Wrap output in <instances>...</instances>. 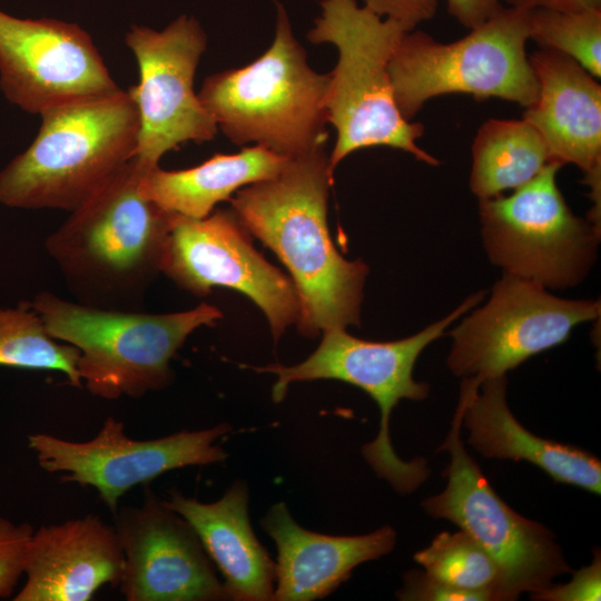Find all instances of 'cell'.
Instances as JSON below:
<instances>
[{
	"mask_svg": "<svg viewBox=\"0 0 601 601\" xmlns=\"http://www.w3.org/2000/svg\"><path fill=\"white\" fill-rule=\"evenodd\" d=\"M333 176L323 148L290 158L278 175L247 185L229 199L248 231L288 269L300 303L296 324L309 338L359 324L368 274L362 260L344 258L329 235Z\"/></svg>",
	"mask_w": 601,
	"mask_h": 601,
	"instance_id": "6da1fadb",
	"label": "cell"
},
{
	"mask_svg": "<svg viewBox=\"0 0 601 601\" xmlns=\"http://www.w3.org/2000/svg\"><path fill=\"white\" fill-rule=\"evenodd\" d=\"M233 208L204 218L173 214L161 273L180 288L205 296L216 286L248 296L266 315L277 341L299 318L300 303L290 277L267 262Z\"/></svg>",
	"mask_w": 601,
	"mask_h": 601,
	"instance_id": "4fadbf2b",
	"label": "cell"
},
{
	"mask_svg": "<svg viewBox=\"0 0 601 601\" xmlns=\"http://www.w3.org/2000/svg\"><path fill=\"white\" fill-rule=\"evenodd\" d=\"M289 159L256 145L234 155L216 154L187 169L144 170L139 190L169 213L204 218L240 188L278 175Z\"/></svg>",
	"mask_w": 601,
	"mask_h": 601,
	"instance_id": "7402d4cb",
	"label": "cell"
},
{
	"mask_svg": "<svg viewBox=\"0 0 601 601\" xmlns=\"http://www.w3.org/2000/svg\"><path fill=\"white\" fill-rule=\"evenodd\" d=\"M0 88L40 115L76 99L120 89L90 35L73 22L21 19L0 10Z\"/></svg>",
	"mask_w": 601,
	"mask_h": 601,
	"instance_id": "9a60e30c",
	"label": "cell"
},
{
	"mask_svg": "<svg viewBox=\"0 0 601 601\" xmlns=\"http://www.w3.org/2000/svg\"><path fill=\"white\" fill-rule=\"evenodd\" d=\"M48 334L80 352L77 368L95 396L141 397L173 381L170 359L201 326H214L220 309L207 303L188 311L148 314L66 300L40 292L30 302Z\"/></svg>",
	"mask_w": 601,
	"mask_h": 601,
	"instance_id": "8992f818",
	"label": "cell"
},
{
	"mask_svg": "<svg viewBox=\"0 0 601 601\" xmlns=\"http://www.w3.org/2000/svg\"><path fill=\"white\" fill-rule=\"evenodd\" d=\"M125 41L134 52L139 82L128 91L139 116L136 158L141 168L159 166L179 145L213 140L218 127L194 90L207 36L199 21L181 14L162 30L131 26Z\"/></svg>",
	"mask_w": 601,
	"mask_h": 601,
	"instance_id": "7c38bea8",
	"label": "cell"
},
{
	"mask_svg": "<svg viewBox=\"0 0 601 601\" xmlns=\"http://www.w3.org/2000/svg\"><path fill=\"white\" fill-rule=\"evenodd\" d=\"M446 4L449 13L470 30L484 23L503 7L499 0H446Z\"/></svg>",
	"mask_w": 601,
	"mask_h": 601,
	"instance_id": "4dcf8cb0",
	"label": "cell"
},
{
	"mask_svg": "<svg viewBox=\"0 0 601 601\" xmlns=\"http://www.w3.org/2000/svg\"><path fill=\"white\" fill-rule=\"evenodd\" d=\"M506 375L480 384L462 380L459 402L467 442L483 456L526 461L553 481L601 493V462L573 445L546 440L529 432L514 417L506 401Z\"/></svg>",
	"mask_w": 601,
	"mask_h": 601,
	"instance_id": "d6986e66",
	"label": "cell"
},
{
	"mask_svg": "<svg viewBox=\"0 0 601 601\" xmlns=\"http://www.w3.org/2000/svg\"><path fill=\"white\" fill-rule=\"evenodd\" d=\"M277 546L275 601H312L337 589L358 564L390 553L396 533L385 525L363 535H325L302 528L285 502L262 519Z\"/></svg>",
	"mask_w": 601,
	"mask_h": 601,
	"instance_id": "ffe728a7",
	"label": "cell"
},
{
	"mask_svg": "<svg viewBox=\"0 0 601 601\" xmlns=\"http://www.w3.org/2000/svg\"><path fill=\"white\" fill-rule=\"evenodd\" d=\"M529 39V11L511 7L449 43L420 30L405 32L388 65L400 114L411 121L427 100L450 93L530 107L539 86L525 51Z\"/></svg>",
	"mask_w": 601,
	"mask_h": 601,
	"instance_id": "ba28073f",
	"label": "cell"
},
{
	"mask_svg": "<svg viewBox=\"0 0 601 601\" xmlns=\"http://www.w3.org/2000/svg\"><path fill=\"white\" fill-rule=\"evenodd\" d=\"M364 7L412 31L418 23L435 14L437 0H364Z\"/></svg>",
	"mask_w": 601,
	"mask_h": 601,
	"instance_id": "f546056e",
	"label": "cell"
},
{
	"mask_svg": "<svg viewBox=\"0 0 601 601\" xmlns=\"http://www.w3.org/2000/svg\"><path fill=\"white\" fill-rule=\"evenodd\" d=\"M164 501L199 536L224 578L229 600H273L276 563L253 532L245 482L236 481L219 500L211 503L185 496L177 490H170Z\"/></svg>",
	"mask_w": 601,
	"mask_h": 601,
	"instance_id": "44dd1931",
	"label": "cell"
},
{
	"mask_svg": "<svg viewBox=\"0 0 601 601\" xmlns=\"http://www.w3.org/2000/svg\"><path fill=\"white\" fill-rule=\"evenodd\" d=\"M31 145L0 171V203L75 210L136 156L139 116L121 88L40 114Z\"/></svg>",
	"mask_w": 601,
	"mask_h": 601,
	"instance_id": "3957f363",
	"label": "cell"
},
{
	"mask_svg": "<svg viewBox=\"0 0 601 601\" xmlns=\"http://www.w3.org/2000/svg\"><path fill=\"white\" fill-rule=\"evenodd\" d=\"M144 170L135 156L46 239L76 302L140 311L161 273L174 213L140 193Z\"/></svg>",
	"mask_w": 601,
	"mask_h": 601,
	"instance_id": "7a4b0ae2",
	"label": "cell"
},
{
	"mask_svg": "<svg viewBox=\"0 0 601 601\" xmlns=\"http://www.w3.org/2000/svg\"><path fill=\"white\" fill-rule=\"evenodd\" d=\"M228 424L180 431L151 440H134L121 421L109 416L89 441L73 442L47 433L28 436V446L47 472L62 473L63 482L97 490L112 514L132 487L147 485L159 475L186 466L220 463L228 454L216 441Z\"/></svg>",
	"mask_w": 601,
	"mask_h": 601,
	"instance_id": "5bb4252c",
	"label": "cell"
},
{
	"mask_svg": "<svg viewBox=\"0 0 601 601\" xmlns=\"http://www.w3.org/2000/svg\"><path fill=\"white\" fill-rule=\"evenodd\" d=\"M559 162L504 196L481 199V236L489 259L546 289L580 284L598 257L600 229L575 216L556 184Z\"/></svg>",
	"mask_w": 601,
	"mask_h": 601,
	"instance_id": "9c48e42d",
	"label": "cell"
},
{
	"mask_svg": "<svg viewBox=\"0 0 601 601\" xmlns=\"http://www.w3.org/2000/svg\"><path fill=\"white\" fill-rule=\"evenodd\" d=\"M485 294L479 290L470 295L442 319L402 339L372 342L357 338L345 328H327L322 332L319 346L302 363L253 368L277 375L274 402L283 401L295 382L337 380L366 392L378 405L381 422L376 439L363 445V456L397 492L410 493L427 479L430 471L423 459L406 462L397 456L390 437L391 414L401 400L423 401L428 396V384L413 377L418 356L454 322L476 307Z\"/></svg>",
	"mask_w": 601,
	"mask_h": 601,
	"instance_id": "52a82bcc",
	"label": "cell"
},
{
	"mask_svg": "<svg viewBox=\"0 0 601 601\" xmlns=\"http://www.w3.org/2000/svg\"><path fill=\"white\" fill-rule=\"evenodd\" d=\"M124 553L114 525L86 515L42 525L28 545L24 583L14 601H89L105 585L118 588Z\"/></svg>",
	"mask_w": 601,
	"mask_h": 601,
	"instance_id": "ac0fdd59",
	"label": "cell"
},
{
	"mask_svg": "<svg viewBox=\"0 0 601 601\" xmlns=\"http://www.w3.org/2000/svg\"><path fill=\"white\" fill-rule=\"evenodd\" d=\"M35 529L0 516V599L11 597L24 573L26 555Z\"/></svg>",
	"mask_w": 601,
	"mask_h": 601,
	"instance_id": "4316f807",
	"label": "cell"
},
{
	"mask_svg": "<svg viewBox=\"0 0 601 601\" xmlns=\"http://www.w3.org/2000/svg\"><path fill=\"white\" fill-rule=\"evenodd\" d=\"M329 80L308 66L277 3L270 47L247 66L208 76L198 98L234 144L256 142L295 158L325 148Z\"/></svg>",
	"mask_w": 601,
	"mask_h": 601,
	"instance_id": "277c9868",
	"label": "cell"
},
{
	"mask_svg": "<svg viewBox=\"0 0 601 601\" xmlns=\"http://www.w3.org/2000/svg\"><path fill=\"white\" fill-rule=\"evenodd\" d=\"M321 8L322 14L307 38L313 43H332L338 50L326 99L328 122L336 130L328 156L331 171L334 174L353 151L376 146L400 149L437 166L439 160L416 144L424 126L405 120L393 96L388 65L408 31L359 7L356 0H322Z\"/></svg>",
	"mask_w": 601,
	"mask_h": 601,
	"instance_id": "5b68a950",
	"label": "cell"
},
{
	"mask_svg": "<svg viewBox=\"0 0 601 601\" xmlns=\"http://www.w3.org/2000/svg\"><path fill=\"white\" fill-rule=\"evenodd\" d=\"M79 349L52 338L30 302L0 306V366L55 371L81 387L77 363Z\"/></svg>",
	"mask_w": 601,
	"mask_h": 601,
	"instance_id": "cb8c5ba5",
	"label": "cell"
},
{
	"mask_svg": "<svg viewBox=\"0 0 601 601\" xmlns=\"http://www.w3.org/2000/svg\"><path fill=\"white\" fill-rule=\"evenodd\" d=\"M529 33L541 48L559 51L601 77V8L529 11Z\"/></svg>",
	"mask_w": 601,
	"mask_h": 601,
	"instance_id": "484cf974",
	"label": "cell"
},
{
	"mask_svg": "<svg viewBox=\"0 0 601 601\" xmlns=\"http://www.w3.org/2000/svg\"><path fill=\"white\" fill-rule=\"evenodd\" d=\"M114 516L124 553L118 588L127 601L229 600L193 526L149 487L140 505Z\"/></svg>",
	"mask_w": 601,
	"mask_h": 601,
	"instance_id": "2e32d148",
	"label": "cell"
},
{
	"mask_svg": "<svg viewBox=\"0 0 601 601\" xmlns=\"http://www.w3.org/2000/svg\"><path fill=\"white\" fill-rule=\"evenodd\" d=\"M601 554L594 551L590 565L577 571L572 580L564 584H549L531 593V600L539 601H595L601 598Z\"/></svg>",
	"mask_w": 601,
	"mask_h": 601,
	"instance_id": "83f0119b",
	"label": "cell"
},
{
	"mask_svg": "<svg viewBox=\"0 0 601 601\" xmlns=\"http://www.w3.org/2000/svg\"><path fill=\"white\" fill-rule=\"evenodd\" d=\"M450 331L451 372L479 384L504 376L530 357L563 344L580 324L595 321L601 303L558 297L545 287L504 274L490 299Z\"/></svg>",
	"mask_w": 601,
	"mask_h": 601,
	"instance_id": "8fae6325",
	"label": "cell"
},
{
	"mask_svg": "<svg viewBox=\"0 0 601 601\" xmlns=\"http://www.w3.org/2000/svg\"><path fill=\"white\" fill-rule=\"evenodd\" d=\"M549 162L540 132L525 119H489L472 144L470 188L481 199L502 195L533 179Z\"/></svg>",
	"mask_w": 601,
	"mask_h": 601,
	"instance_id": "603a6c76",
	"label": "cell"
},
{
	"mask_svg": "<svg viewBox=\"0 0 601 601\" xmlns=\"http://www.w3.org/2000/svg\"><path fill=\"white\" fill-rule=\"evenodd\" d=\"M539 86L523 119L542 136L551 161L573 164L583 175L593 201L589 219L600 225L601 86L572 58L546 48L529 57Z\"/></svg>",
	"mask_w": 601,
	"mask_h": 601,
	"instance_id": "e0dca14e",
	"label": "cell"
},
{
	"mask_svg": "<svg viewBox=\"0 0 601 601\" xmlns=\"http://www.w3.org/2000/svg\"><path fill=\"white\" fill-rule=\"evenodd\" d=\"M509 7L523 11L550 9L559 11H580L601 8V0H505Z\"/></svg>",
	"mask_w": 601,
	"mask_h": 601,
	"instance_id": "1f68e13d",
	"label": "cell"
},
{
	"mask_svg": "<svg viewBox=\"0 0 601 601\" xmlns=\"http://www.w3.org/2000/svg\"><path fill=\"white\" fill-rule=\"evenodd\" d=\"M403 581V588L396 592L403 601H483L479 594L445 584L425 571L410 570Z\"/></svg>",
	"mask_w": 601,
	"mask_h": 601,
	"instance_id": "f1b7e54d",
	"label": "cell"
},
{
	"mask_svg": "<svg viewBox=\"0 0 601 601\" xmlns=\"http://www.w3.org/2000/svg\"><path fill=\"white\" fill-rule=\"evenodd\" d=\"M414 560L445 584L479 594L483 601H506L497 564L462 530L439 533L428 546L414 554Z\"/></svg>",
	"mask_w": 601,
	"mask_h": 601,
	"instance_id": "d4e9b609",
	"label": "cell"
},
{
	"mask_svg": "<svg viewBox=\"0 0 601 601\" xmlns=\"http://www.w3.org/2000/svg\"><path fill=\"white\" fill-rule=\"evenodd\" d=\"M463 406L459 402L451 430L437 451L451 461L444 471L445 489L422 505L435 519L455 523L497 564L506 601L534 593L561 574L571 572L554 534L544 525L511 509L493 490L462 439Z\"/></svg>",
	"mask_w": 601,
	"mask_h": 601,
	"instance_id": "30bf717a",
	"label": "cell"
}]
</instances>
